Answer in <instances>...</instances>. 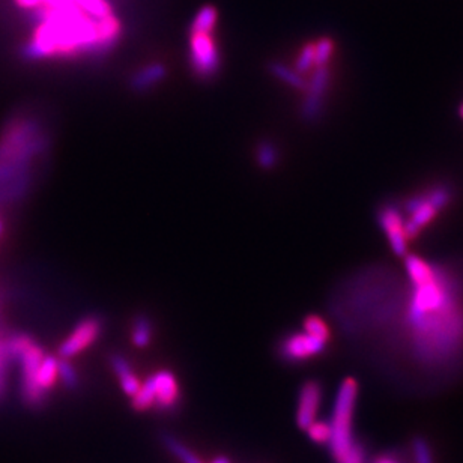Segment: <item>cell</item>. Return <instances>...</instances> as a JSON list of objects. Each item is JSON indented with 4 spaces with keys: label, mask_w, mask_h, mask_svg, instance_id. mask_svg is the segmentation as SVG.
<instances>
[{
    "label": "cell",
    "mask_w": 463,
    "mask_h": 463,
    "mask_svg": "<svg viewBox=\"0 0 463 463\" xmlns=\"http://www.w3.org/2000/svg\"><path fill=\"white\" fill-rule=\"evenodd\" d=\"M188 59L195 77L209 80L218 74L221 56L214 32H190Z\"/></svg>",
    "instance_id": "5b68a950"
},
{
    "label": "cell",
    "mask_w": 463,
    "mask_h": 463,
    "mask_svg": "<svg viewBox=\"0 0 463 463\" xmlns=\"http://www.w3.org/2000/svg\"><path fill=\"white\" fill-rule=\"evenodd\" d=\"M325 346L327 342L319 340L307 332H298L286 337L282 342V345H280V355L286 361H302L324 352Z\"/></svg>",
    "instance_id": "ba28073f"
},
{
    "label": "cell",
    "mask_w": 463,
    "mask_h": 463,
    "mask_svg": "<svg viewBox=\"0 0 463 463\" xmlns=\"http://www.w3.org/2000/svg\"><path fill=\"white\" fill-rule=\"evenodd\" d=\"M258 161L263 168H271L277 163V149L271 143H262L258 148Z\"/></svg>",
    "instance_id": "4316f807"
},
{
    "label": "cell",
    "mask_w": 463,
    "mask_h": 463,
    "mask_svg": "<svg viewBox=\"0 0 463 463\" xmlns=\"http://www.w3.org/2000/svg\"><path fill=\"white\" fill-rule=\"evenodd\" d=\"M111 367H113L116 376L119 377V382L125 395L133 397L140 388V382L136 377V375L133 373L130 362L121 355H113L111 357Z\"/></svg>",
    "instance_id": "5bb4252c"
},
{
    "label": "cell",
    "mask_w": 463,
    "mask_h": 463,
    "mask_svg": "<svg viewBox=\"0 0 463 463\" xmlns=\"http://www.w3.org/2000/svg\"><path fill=\"white\" fill-rule=\"evenodd\" d=\"M161 439H163V444L166 445L167 450L171 452L175 457H178L182 463H203L200 460V457L195 456L185 444L178 441L175 437H172V434L166 433V434H163Z\"/></svg>",
    "instance_id": "ffe728a7"
},
{
    "label": "cell",
    "mask_w": 463,
    "mask_h": 463,
    "mask_svg": "<svg viewBox=\"0 0 463 463\" xmlns=\"http://www.w3.org/2000/svg\"><path fill=\"white\" fill-rule=\"evenodd\" d=\"M31 12L36 27L20 50L24 61L100 58L98 20L88 17L76 4L41 6Z\"/></svg>",
    "instance_id": "6da1fadb"
},
{
    "label": "cell",
    "mask_w": 463,
    "mask_h": 463,
    "mask_svg": "<svg viewBox=\"0 0 463 463\" xmlns=\"http://www.w3.org/2000/svg\"><path fill=\"white\" fill-rule=\"evenodd\" d=\"M167 76V68L160 62H152L140 68L131 77V88L138 92H145L163 81Z\"/></svg>",
    "instance_id": "4fadbf2b"
},
{
    "label": "cell",
    "mask_w": 463,
    "mask_h": 463,
    "mask_svg": "<svg viewBox=\"0 0 463 463\" xmlns=\"http://www.w3.org/2000/svg\"><path fill=\"white\" fill-rule=\"evenodd\" d=\"M214 463H230V462L226 457H218L214 460Z\"/></svg>",
    "instance_id": "d6a6232c"
},
{
    "label": "cell",
    "mask_w": 463,
    "mask_h": 463,
    "mask_svg": "<svg viewBox=\"0 0 463 463\" xmlns=\"http://www.w3.org/2000/svg\"><path fill=\"white\" fill-rule=\"evenodd\" d=\"M156 387V405L163 411L172 409L179 402V387L176 377L171 372H158L152 376Z\"/></svg>",
    "instance_id": "7c38bea8"
},
{
    "label": "cell",
    "mask_w": 463,
    "mask_h": 463,
    "mask_svg": "<svg viewBox=\"0 0 463 463\" xmlns=\"http://www.w3.org/2000/svg\"><path fill=\"white\" fill-rule=\"evenodd\" d=\"M334 49V41L328 36L320 38L317 42H315V66L328 65Z\"/></svg>",
    "instance_id": "7402d4cb"
},
{
    "label": "cell",
    "mask_w": 463,
    "mask_h": 463,
    "mask_svg": "<svg viewBox=\"0 0 463 463\" xmlns=\"http://www.w3.org/2000/svg\"><path fill=\"white\" fill-rule=\"evenodd\" d=\"M101 328V320L98 317H84L78 322L73 332L69 334L65 342L61 345L59 355L63 360H68L80 354L83 349L91 346L98 337H100Z\"/></svg>",
    "instance_id": "8992f818"
},
{
    "label": "cell",
    "mask_w": 463,
    "mask_h": 463,
    "mask_svg": "<svg viewBox=\"0 0 463 463\" xmlns=\"http://www.w3.org/2000/svg\"><path fill=\"white\" fill-rule=\"evenodd\" d=\"M59 377L68 388H77L78 377L76 369L68 361H59Z\"/></svg>",
    "instance_id": "83f0119b"
},
{
    "label": "cell",
    "mask_w": 463,
    "mask_h": 463,
    "mask_svg": "<svg viewBox=\"0 0 463 463\" xmlns=\"http://www.w3.org/2000/svg\"><path fill=\"white\" fill-rule=\"evenodd\" d=\"M313 66H315V42H307V44L302 46L298 54L295 68H297V73L302 76L310 71Z\"/></svg>",
    "instance_id": "d4e9b609"
},
{
    "label": "cell",
    "mask_w": 463,
    "mask_h": 463,
    "mask_svg": "<svg viewBox=\"0 0 463 463\" xmlns=\"http://www.w3.org/2000/svg\"><path fill=\"white\" fill-rule=\"evenodd\" d=\"M330 83V69L328 65L316 66L312 83L307 84V98L302 106V113L307 119H313L324 104V96L327 93V88Z\"/></svg>",
    "instance_id": "30bf717a"
},
{
    "label": "cell",
    "mask_w": 463,
    "mask_h": 463,
    "mask_svg": "<svg viewBox=\"0 0 463 463\" xmlns=\"http://www.w3.org/2000/svg\"><path fill=\"white\" fill-rule=\"evenodd\" d=\"M8 355L17 358L21 366V392L23 399L27 405L38 408L46 400L38 388V372L42 360H44V350H42L32 337L26 334L14 335L9 342H6Z\"/></svg>",
    "instance_id": "277c9868"
},
{
    "label": "cell",
    "mask_w": 463,
    "mask_h": 463,
    "mask_svg": "<svg viewBox=\"0 0 463 463\" xmlns=\"http://www.w3.org/2000/svg\"><path fill=\"white\" fill-rule=\"evenodd\" d=\"M270 71L274 77L282 80L283 83L289 84V86L295 89H307V83L304 81L302 76H300L297 71H293L289 66H286L282 62H273L270 63Z\"/></svg>",
    "instance_id": "d6986e66"
},
{
    "label": "cell",
    "mask_w": 463,
    "mask_h": 463,
    "mask_svg": "<svg viewBox=\"0 0 463 463\" xmlns=\"http://www.w3.org/2000/svg\"><path fill=\"white\" fill-rule=\"evenodd\" d=\"M358 395V384L355 379L347 377L342 382L337 395L332 418L330 421L331 437H330V450L332 457L340 462L350 447L354 445L352 439V414L355 408Z\"/></svg>",
    "instance_id": "3957f363"
},
{
    "label": "cell",
    "mask_w": 463,
    "mask_h": 463,
    "mask_svg": "<svg viewBox=\"0 0 463 463\" xmlns=\"http://www.w3.org/2000/svg\"><path fill=\"white\" fill-rule=\"evenodd\" d=\"M218 23V11L213 5L202 6L193 19L190 32H214Z\"/></svg>",
    "instance_id": "2e32d148"
},
{
    "label": "cell",
    "mask_w": 463,
    "mask_h": 463,
    "mask_svg": "<svg viewBox=\"0 0 463 463\" xmlns=\"http://www.w3.org/2000/svg\"><path fill=\"white\" fill-rule=\"evenodd\" d=\"M459 113H460V116L463 118V104L460 106V110H459Z\"/></svg>",
    "instance_id": "836d02e7"
},
{
    "label": "cell",
    "mask_w": 463,
    "mask_h": 463,
    "mask_svg": "<svg viewBox=\"0 0 463 463\" xmlns=\"http://www.w3.org/2000/svg\"><path fill=\"white\" fill-rule=\"evenodd\" d=\"M339 463H364L362 447L360 444L354 442V445L350 447V450L347 452V454Z\"/></svg>",
    "instance_id": "f546056e"
},
{
    "label": "cell",
    "mask_w": 463,
    "mask_h": 463,
    "mask_svg": "<svg viewBox=\"0 0 463 463\" xmlns=\"http://www.w3.org/2000/svg\"><path fill=\"white\" fill-rule=\"evenodd\" d=\"M59 377V361L56 360L54 357H44L42 360L41 366H39V372H38V388L42 392V395L47 396V391L51 390V387L54 385L56 379Z\"/></svg>",
    "instance_id": "9a60e30c"
},
{
    "label": "cell",
    "mask_w": 463,
    "mask_h": 463,
    "mask_svg": "<svg viewBox=\"0 0 463 463\" xmlns=\"http://www.w3.org/2000/svg\"><path fill=\"white\" fill-rule=\"evenodd\" d=\"M74 4L86 14L88 17L95 20H101L113 14L110 0H74Z\"/></svg>",
    "instance_id": "ac0fdd59"
},
{
    "label": "cell",
    "mask_w": 463,
    "mask_h": 463,
    "mask_svg": "<svg viewBox=\"0 0 463 463\" xmlns=\"http://www.w3.org/2000/svg\"><path fill=\"white\" fill-rule=\"evenodd\" d=\"M152 335V325L146 317H138L134 322L133 330V343L138 347H145L151 342Z\"/></svg>",
    "instance_id": "cb8c5ba5"
},
{
    "label": "cell",
    "mask_w": 463,
    "mask_h": 463,
    "mask_svg": "<svg viewBox=\"0 0 463 463\" xmlns=\"http://www.w3.org/2000/svg\"><path fill=\"white\" fill-rule=\"evenodd\" d=\"M16 4L26 11H35L41 6H44L46 0H16Z\"/></svg>",
    "instance_id": "4dcf8cb0"
},
{
    "label": "cell",
    "mask_w": 463,
    "mask_h": 463,
    "mask_svg": "<svg viewBox=\"0 0 463 463\" xmlns=\"http://www.w3.org/2000/svg\"><path fill=\"white\" fill-rule=\"evenodd\" d=\"M153 405H156V387H153L151 376L143 385H140L138 391L133 396V408L137 411H145Z\"/></svg>",
    "instance_id": "44dd1931"
},
{
    "label": "cell",
    "mask_w": 463,
    "mask_h": 463,
    "mask_svg": "<svg viewBox=\"0 0 463 463\" xmlns=\"http://www.w3.org/2000/svg\"><path fill=\"white\" fill-rule=\"evenodd\" d=\"M304 330L307 334L316 337V339H319V340L328 342V339H330L328 325L325 324V320L319 316H308L304 320Z\"/></svg>",
    "instance_id": "603a6c76"
},
{
    "label": "cell",
    "mask_w": 463,
    "mask_h": 463,
    "mask_svg": "<svg viewBox=\"0 0 463 463\" xmlns=\"http://www.w3.org/2000/svg\"><path fill=\"white\" fill-rule=\"evenodd\" d=\"M377 220L388 238V243L395 255L405 256L406 250H408V238L405 233V220L399 208L392 205L381 208L377 213Z\"/></svg>",
    "instance_id": "52a82bcc"
},
{
    "label": "cell",
    "mask_w": 463,
    "mask_h": 463,
    "mask_svg": "<svg viewBox=\"0 0 463 463\" xmlns=\"http://www.w3.org/2000/svg\"><path fill=\"white\" fill-rule=\"evenodd\" d=\"M406 271H408L412 285H419L434 274V266L427 263L424 259L411 255L406 258Z\"/></svg>",
    "instance_id": "e0dca14e"
},
{
    "label": "cell",
    "mask_w": 463,
    "mask_h": 463,
    "mask_svg": "<svg viewBox=\"0 0 463 463\" xmlns=\"http://www.w3.org/2000/svg\"><path fill=\"white\" fill-rule=\"evenodd\" d=\"M373 463H400L395 454H384L379 456Z\"/></svg>",
    "instance_id": "1f68e13d"
},
{
    "label": "cell",
    "mask_w": 463,
    "mask_h": 463,
    "mask_svg": "<svg viewBox=\"0 0 463 463\" xmlns=\"http://www.w3.org/2000/svg\"><path fill=\"white\" fill-rule=\"evenodd\" d=\"M412 286L409 324L414 328L418 355L421 360L444 357L462 335L450 286L438 270L424 283Z\"/></svg>",
    "instance_id": "7a4b0ae2"
},
{
    "label": "cell",
    "mask_w": 463,
    "mask_h": 463,
    "mask_svg": "<svg viewBox=\"0 0 463 463\" xmlns=\"http://www.w3.org/2000/svg\"><path fill=\"white\" fill-rule=\"evenodd\" d=\"M320 400H322V387L317 382L308 381L301 387L300 397H298V409H297V423L301 429H307L313 421H316Z\"/></svg>",
    "instance_id": "8fae6325"
},
{
    "label": "cell",
    "mask_w": 463,
    "mask_h": 463,
    "mask_svg": "<svg viewBox=\"0 0 463 463\" xmlns=\"http://www.w3.org/2000/svg\"><path fill=\"white\" fill-rule=\"evenodd\" d=\"M412 452L417 463H433L430 448L424 439L415 438L412 441Z\"/></svg>",
    "instance_id": "f1b7e54d"
},
{
    "label": "cell",
    "mask_w": 463,
    "mask_h": 463,
    "mask_svg": "<svg viewBox=\"0 0 463 463\" xmlns=\"http://www.w3.org/2000/svg\"><path fill=\"white\" fill-rule=\"evenodd\" d=\"M308 432V437H310L317 444H328L331 437V427L330 423L325 421H313V423L305 429Z\"/></svg>",
    "instance_id": "484cf974"
},
{
    "label": "cell",
    "mask_w": 463,
    "mask_h": 463,
    "mask_svg": "<svg viewBox=\"0 0 463 463\" xmlns=\"http://www.w3.org/2000/svg\"><path fill=\"white\" fill-rule=\"evenodd\" d=\"M406 210L409 214V218L405 221V233L408 241L415 238L439 213V209L429 200L426 193L414 195L406 202Z\"/></svg>",
    "instance_id": "9c48e42d"
}]
</instances>
